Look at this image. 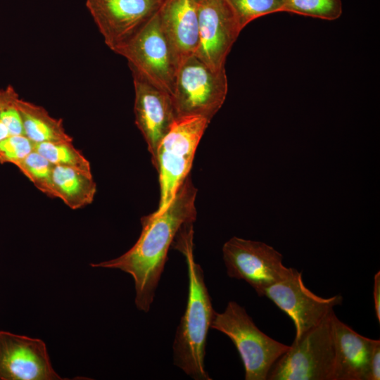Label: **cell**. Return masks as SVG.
Listing matches in <instances>:
<instances>
[{
  "instance_id": "7a4b0ae2",
  "label": "cell",
  "mask_w": 380,
  "mask_h": 380,
  "mask_svg": "<svg viewBox=\"0 0 380 380\" xmlns=\"http://www.w3.org/2000/svg\"><path fill=\"white\" fill-rule=\"evenodd\" d=\"M193 224L182 226L171 246L185 258L189 279L186 306L172 344L173 363L194 380H211L204 360L208 334L215 311L203 269L194 260Z\"/></svg>"
},
{
  "instance_id": "7c38bea8",
  "label": "cell",
  "mask_w": 380,
  "mask_h": 380,
  "mask_svg": "<svg viewBox=\"0 0 380 380\" xmlns=\"http://www.w3.org/2000/svg\"><path fill=\"white\" fill-rule=\"evenodd\" d=\"M134 88L135 124L146 141L156 165L158 147L177 119L172 97L130 70Z\"/></svg>"
},
{
  "instance_id": "44dd1931",
  "label": "cell",
  "mask_w": 380,
  "mask_h": 380,
  "mask_svg": "<svg viewBox=\"0 0 380 380\" xmlns=\"http://www.w3.org/2000/svg\"><path fill=\"white\" fill-rule=\"evenodd\" d=\"M243 30L248 23L263 15L282 12L284 0H227Z\"/></svg>"
},
{
  "instance_id": "4fadbf2b",
  "label": "cell",
  "mask_w": 380,
  "mask_h": 380,
  "mask_svg": "<svg viewBox=\"0 0 380 380\" xmlns=\"http://www.w3.org/2000/svg\"><path fill=\"white\" fill-rule=\"evenodd\" d=\"M45 343L0 331V380H58Z\"/></svg>"
},
{
  "instance_id": "cb8c5ba5",
  "label": "cell",
  "mask_w": 380,
  "mask_h": 380,
  "mask_svg": "<svg viewBox=\"0 0 380 380\" xmlns=\"http://www.w3.org/2000/svg\"><path fill=\"white\" fill-rule=\"evenodd\" d=\"M380 379V341L374 340L369 362L367 380Z\"/></svg>"
},
{
  "instance_id": "4316f807",
  "label": "cell",
  "mask_w": 380,
  "mask_h": 380,
  "mask_svg": "<svg viewBox=\"0 0 380 380\" xmlns=\"http://www.w3.org/2000/svg\"><path fill=\"white\" fill-rule=\"evenodd\" d=\"M9 136L8 132L6 127L0 122V140Z\"/></svg>"
},
{
  "instance_id": "277c9868",
  "label": "cell",
  "mask_w": 380,
  "mask_h": 380,
  "mask_svg": "<svg viewBox=\"0 0 380 380\" xmlns=\"http://www.w3.org/2000/svg\"><path fill=\"white\" fill-rule=\"evenodd\" d=\"M209 123L201 117L177 118L160 143L154 167L159 173L160 198L154 214L165 210L189 175L196 150Z\"/></svg>"
},
{
  "instance_id": "9a60e30c",
  "label": "cell",
  "mask_w": 380,
  "mask_h": 380,
  "mask_svg": "<svg viewBox=\"0 0 380 380\" xmlns=\"http://www.w3.org/2000/svg\"><path fill=\"white\" fill-rule=\"evenodd\" d=\"M334 346L332 380H367L375 339L363 336L331 315Z\"/></svg>"
},
{
  "instance_id": "7402d4cb",
  "label": "cell",
  "mask_w": 380,
  "mask_h": 380,
  "mask_svg": "<svg viewBox=\"0 0 380 380\" xmlns=\"http://www.w3.org/2000/svg\"><path fill=\"white\" fill-rule=\"evenodd\" d=\"M34 151V143L25 135H9L0 140V163L15 165Z\"/></svg>"
},
{
  "instance_id": "ac0fdd59",
  "label": "cell",
  "mask_w": 380,
  "mask_h": 380,
  "mask_svg": "<svg viewBox=\"0 0 380 380\" xmlns=\"http://www.w3.org/2000/svg\"><path fill=\"white\" fill-rule=\"evenodd\" d=\"M34 150L55 166H62L92 173L88 159L72 141H49L34 144Z\"/></svg>"
},
{
  "instance_id": "6da1fadb",
  "label": "cell",
  "mask_w": 380,
  "mask_h": 380,
  "mask_svg": "<svg viewBox=\"0 0 380 380\" xmlns=\"http://www.w3.org/2000/svg\"><path fill=\"white\" fill-rule=\"evenodd\" d=\"M196 193L189 175L164 212L141 218V233L129 250L116 258L91 264L93 267L116 269L130 274L139 310H150L175 236L182 226L196 220Z\"/></svg>"
},
{
  "instance_id": "d4e9b609",
  "label": "cell",
  "mask_w": 380,
  "mask_h": 380,
  "mask_svg": "<svg viewBox=\"0 0 380 380\" xmlns=\"http://www.w3.org/2000/svg\"><path fill=\"white\" fill-rule=\"evenodd\" d=\"M19 96L14 87L8 85L4 89H0V114L7 106L12 104Z\"/></svg>"
},
{
  "instance_id": "8992f818",
  "label": "cell",
  "mask_w": 380,
  "mask_h": 380,
  "mask_svg": "<svg viewBox=\"0 0 380 380\" xmlns=\"http://www.w3.org/2000/svg\"><path fill=\"white\" fill-rule=\"evenodd\" d=\"M228 92L225 68L214 70L193 55L179 67L172 101L177 118L201 117L210 122Z\"/></svg>"
},
{
  "instance_id": "5b68a950",
  "label": "cell",
  "mask_w": 380,
  "mask_h": 380,
  "mask_svg": "<svg viewBox=\"0 0 380 380\" xmlns=\"http://www.w3.org/2000/svg\"><path fill=\"white\" fill-rule=\"evenodd\" d=\"M294 339L272 366L268 380H332L334 346L331 315Z\"/></svg>"
},
{
  "instance_id": "3957f363",
  "label": "cell",
  "mask_w": 380,
  "mask_h": 380,
  "mask_svg": "<svg viewBox=\"0 0 380 380\" xmlns=\"http://www.w3.org/2000/svg\"><path fill=\"white\" fill-rule=\"evenodd\" d=\"M210 328L233 342L243 362L246 380H267L272 366L289 348L260 331L245 308L234 301H229L224 312H215Z\"/></svg>"
},
{
  "instance_id": "e0dca14e",
  "label": "cell",
  "mask_w": 380,
  "mask_h": 380,
  "mask_svg": "<svg viewBox=\"0 0 380 380\" xmlns=\"http://www.w3.org/2000/svg\"><path fill=\"white\" fill-rule=\"evenodd\" d=\"M15 105L20 113L25 135L34 144L49 141H72L62 119L51 116L42 106L17 99Z\"/></svg>"
},
{
  "instance_id": "8fae6325",
  "label": "cell",
  "mask_w": 380,
  "mask_h": 380,
  "mask_svg": "<svg viewBox=\"0 0 380 380\" xmlns=\"http://www.w3.org/2000/svg\"><path fill=\"white\" fill-rule=\"evenodd\" d=\"M161 0H85L104 43L114 51L158 10Z\"/></svg>"
},
{
  "instance_id": "83f0119b",
  "label": "cell",
  "mask_w": 380,
  "mask_h": 380,
  "mask_svg": "<svg viewBox=\"0 0 380 380\" xmlns=\"http://www.w3.org/2000/svg\"><path fill=\"white\" fill-rule=\"evenodd\" d=\"M196 1L197 3H199V2H201V1H202L203 0H196Z\"/></svg>"
},
{
  "instance_id": "ffe728a7",
  "label": "cell",
  "mask_w": 380,
  "mask_h": 380,
  "mask_svg": "<svg viewBox=\"0 0 380 380\" xmlns=\"http://www.w3.org/2000/svg\"><path fill=\"white\" fill-rule=\"evenodd\" d=\"M334 20L343 12L341 0H284L282 12Z\"/></svg>"
},
{
  "instance_id": "603a6c76",
  "label": "cell",
  "mask_w": 380,
  "mask_h": 380,
  "mask_svg": "<svg viewBox=\"0 0 380 380\" xmlns=\"http://www.w3.org/2000/svg\"><path fill=\"white\" fill-rule=\"evenodd\" d=\"M0 122L6 127L9 135H25L23 120L15 101L3 110Z\"/></svg>"
},
{
  "instance_id": "d6986e66",
  "label": "cell",
  "mask_w": 380,
  "mask_h": 380,
  "mask_svg": "<svg viewBox=\"0 0 380 380\" xmlns=\"http://www.w3.org/2000/svg\"><path fill=\"white\" fill-rule=\"evenodd\" d=\"M15 166L39 191L56 198L53 182V165L46 158L34 150Z\"/></svg>"
},
{
  "instance_id": "2e32d148",
  "label": "cell",
  "mask_w": 380,
  "mask_h": 380,
  "mask_svg": "<svg viewBox=\"0 0 380 380\" xmlns=\"http://www.w3.org/2000/svg\"><path fill=\"white\" fill-rule=\"evenodd\" d=\"M53 182L56 198L72 210L88 206L94 200L96 184L92 173L53 165Z\"/></svg>"
},
{
  "instance_id": "484cf974",
  "label": "cell",
  "mask_w": 380,
  "mask_h": 380,
  "mask_svg": "<svg viewBox=\"0 0 380 380\" xmlns=\"http://www.w3.org/2000/svg\"><path fill=\"white\" fill-rule=\"evenodd\" d=\"M374 303L376 317L380 322V272L375 274L374 278Z\"/></svg>"
},
{
  "instance_id": "ba28073f",
  "label": "cell",
  "mask_w": 380,
  "mask_h": 380,
  "mask_svg": "<svg viewBox=\"0 0 380 380\" xmlns=\"http://www.w3.org/2000/svg\"><path fill=\"white\" fill-rule=\"evenodd\" d=\"M227 275L247 282L259 296L265 289L285 279L291 269L283 264L282 255L261 241L233 236L222 246Z\"/></svg>"
},
{
  "instance_id": "5bb4252c",
  "label": "cell",
  "mask_w": 380,
  "mask_h": 380,
  "mask_svg": "<svg viewBox=\"0 0 380 380\" xmlns=\"http://www.w3.org/2000/svg\"><path fill=\"white\" fill-rule=\"evenodd\" d=\"M157 13L179 67L194 55L198 46V3L196 0H161Z\"/></svg>"
},
{
  "instance_id": "30bf717a",
  "label": "cell",
  "mask_w": 380,
  "mask_h": 380,
  "mask_svg": "<svg viewBox=\"0 0 380 380\" xmlns=\"http://www.w3.org/2000/svg\"><path fill=\"white\" fill-rule=\"evenodd\" d=\"M198 44L194 53L214 70L225 68L226 58L242 31L227 0L198 3Z\"/></svg>"
},
{
  "instance_id": "9c48e42d",
  "label": "cell",
  "mask_w": 380,
  "mask_h": 380,
  "mask_svg": "<svg viewBox=\"0 0 380 380\" xmlns=\"http://www.w3.org/2000/svg\"><path fill=\"white\" fill-rule=\"evenodd\" d=\"M262 296L268 298L291 318L296 339L319 324L334 312L335 306L343 303L341 295L325 298L312 293L305 286L301 272L294 268L285 279L265 289Z\"/></svg>"
},
{
  "instance_id": "52a82bcc",
  "label": "cell",
  "mask_w": 380,
  "mask_h": 380,
  "mask_svg": "<svg viewBox=\"0 0 380 380\" xmlns=\"http://www.w3.org/2000/svg\"><path fill=\"white\" fill-rule=\"evenodd\" d=\"M113 52L127 59L130 70L172 95L179 65L157 11Z\"/></svg>"
}]
</instances>
